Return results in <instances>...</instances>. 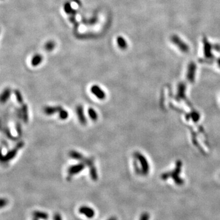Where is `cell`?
Returning <instances> with one entry per match:
<instances>
[{
  "mask_svg": "<svg viewBox=\"0 0 220 220\" xmlns=\"http://www.w3.org/2000/svg\"><path fill=\"white\" fill-rule=\"evenodd\" d=\"M171 42L178 47V48L184 53H188L190 51L189 46L184 42L178 36L173 35L171 37Z\"/></svg>",
  "mask_w": 220,
  "mask_h": 220,
  "instance_id": "obj_1",
  "label": "cell"
},
{
  "mask_svg": "<svg viewBox=\"0 0 220 220\" xmlns=\"http://www.w3.org/2000/svg\"><path fill=\"white\" fill-rule=\"evenodd\" d=\"M24 146V143L23 142H20L18 143V144L17 145V146L12 149L11 151H9V152H8L6 155H2V162H8V161L13 159L17 155V152L19 149H20L21 148H22Z\"/></svg>",
  "mask_w": 220,
  "mask_h": 220,
  "instance_id": "obj_2",
  "label": "cell"
},
{
  "mask_svg": "<svg viewBox=\"0 0 220 220\" xmlns=\"http://www.w3.org/2000/svg\"><path fill=\"white\" fill-rule=\"evenodd\" d=\"M85 165L86 164L84 163L72 165V166H71L67 170L68 177H72V176L80 173L82 170H83L85 168Z\"/></svg>",
  "mask_w": 220,
  "mask_h": 220,
  "instance_id": "obj_3",
  "label": "cell"
},
{
  "mask_svg": "<svg viewBox=\"0 0 220 220\" xmlns=\"http://www.w3.org/2000/svg\"><path fill=\"white\" fill-rule=\"evenodd\" d=\"M135 156L136 159H138L139 161V162L141 164L142 170H143L142 173L143 174H147L148 171H149V165H148V163H147L146 158H144V156L138 152H136L135 153Z\"/></svg>",
  "mask_w": 220,
  "mask_h": 220,
  "instance_id": "obj_4",
  "label": "cell"
},
{
  "mask_svg": "<svg viewBox=\"0 0 220 220\" xmlns=\"http://www.w3.org/2000/svg\"><path fill=\"white\" fill-rule=\"evenodd\" d=\"M203 43H204V53L205 57L208 59H211L213 57V54L211 53L212 46L207 40L206 37L203 39Z\"/></svg>",
  "mask_w": 220,
  "mask_h": 220,
  "instance_id": "obj_5",
  "label": "cell"
},
{
  "mask_svg": "<svg viewBox=\"0 0 220 220\" xmlns=\"http://www.w3.org/2000/svg\"><path fill=\"white\" fill-rule=\"evenodd\" d=\"M79 212L80 213L84 215L86 217L88 218H92L95 215L94 210L86 205H83L80 207L79 208Z\"/></svg>",
  "mask_w": 220,
  "mask_h": 220,
  "instance_id": "obj_6",
  "label": "cell"
},
{
  "mask_svg": "<svg viewBox=\"0 0 220 220\" xmlns=\"http://www.w3.org/2000/svg\"><path fill=\"white\" fill-rule=\"evenodd\" d=\"M91 92L98 99L103 100L106 97V94L105 92L98 86L94 85L92 86L91 88Z\"/></svg>",
  "mask_w": 220,
  "mask_h": 220,
  "instance_id": "obj_7",
  "label": "cell"
},
{
  "mask_svg": "<svg viewBox=\"0 0 220 220\" xmlns=\"http://www.w3.org/2000/svg\"><path fill=\"white\" fill-rule=\"evenodd\" d=\"M196 70V66L195 63L193 62L190 63L188 66V74H187V78L190 82H193L194 80Z\"/></svg>",
  "mask_w": 220,
  "mask_h": 220,
  "instance_id": "obj_8",
  "label": "cell"
},
{
  "mask_svg": "<svg viewBox=\"0 0 220 220\" xmlns=\"http://www.w3.org/2000/svg\"><path fill=\"white\" fill-rule=\"evenodd\" d=\"M77 114L78 118V119L80 122V123L82 125H86V119L85 117V115L84 114V109L81 105L77 106Z\"/></svg>",
  "mask_w": 220,
  "mask_h": 220,
  "instance_id": "obj_9",
  "label": "cell"
},
{
  "mask_svg": "<svg viewBox=\"0 0 220 220\" xmlns=\"http://www.w3.org/2000/svg\"><path fill=\"white\" fill-rule=\"evenodd\" d=\"M62 108L61 106H46L43 109V112L47 115H52L56 113H59Z\"/></svg>",
  "mask_w": 220,
  "mask_h": 220,
  "instance_id": "obj_10",
  "label": "cell"
},
{
  "mask_svg": "<svg viewBox=\"0 0 220 220\" xmlns=\"http://www.w3.org/2000/svg\"><path fill=\"white\" fill-rule=\"evenodd\" d=\"M22 117L25 124L28 122V108L26 104H23L22 108Z\"/></svg>",
  "mask_w": 220,
  "mask_h": 220,
  "instance_id": "obj_11",
  "label": "cell"
},
{
  "mask_svg": "<svg viewBox=\"0 0 220 220\" xmlns=\"http://www.w3.org/2000/svg\"><path fill=\"white\" fill-rule=\"evenodd\" d=\"M33 216L34 218H36L39 219L47 220L48 218V215L46 212L41 211H35L33 213Z\"/></svg>",
  "mask_w": 220,
  "mask_h": 220,
  "instance_id": "obj_12",
  "label": "cell"
},
{
  "mask_svg": "<svg viewBox=\"0 0 220 220\" xmlns=\"http://www.w3.org/2000/svg\"><path fill=\"white\" fill-rule=\"evenodd\" d=\"M11 89L9 88L6 89L1 95V102L2 103H6L9 98V97L11 96Z\"/></svg>",
  "mask_w": 220,
  "mask_h": 220,
  "instance_id": "obj_13",
  "label": "cell"
},
{
  "mask_svg": "<svg viewBox=\"0 0 220 220\" xmlns=\"http://www.w3.org/2000/svg\"><path fill=\"white\" fill-rule=\"evenodd\" d=\"M69 156L73 159L82 161L84 158V156L81 153H80V152L75 151V150H71L69 152Z\"/></svg>",
  "mask_w": 220,
  "mask_h": 220,
  "instance_id": "obj_14",
  "label": "cell"
},
{
  "mask_svg": "<svg viewBox=\"0 0 220 220\" xmlns=\"http://www.w3.org/2000/svg\"><path fill=\"white\" fill-rule=\"evenodd\" d=\"M89 171H90V175H91V179L94 181H97L98 179V174H97V170L94 165H93V166H92L89 168Z\"/></svg>",
  "mask_w": 220,
  "mask_h": 220,
  "instance_id": "obj_15",
  "label": "cell"
},
{
  "mask_svg": "<svg viewBox=\"0 0 220 220\" xmlns=\"http://www.w3.org/2000/svg\"><path fill=\"white\" fill-rule=\"evenodd\" d=\"M42 61V57L40 56V55L37 54L35 57H33L31 61V64L33 66H37L39 64H40Z\"/></svg>",
  "mask_w": 220,
  "mask_h": 220,
  "instance_id": "obj_16",
  "label": "cell"
},
{
  "mask_svg": "<svg viewBox=\"0 0 220 220\" xmlns=\"http://www.w3.org/2000/svg\"><path fill=\"white\" fill-rule=\"evenodd\" d=\"M88 114L89 116L90 117V118L92 120V121H96L98 118V115L97 112L95 111V109H94L92 108H89L88 109Z\"/></svg>",
  "mask_w": 220,
  "mask_h": 220,
  "instance_id": "obj_17",
  "label": "cell"
},
{
  "mask_svg": "<svg viewBox=\"0 0 220 220\" xmlns=\"http://www.w3.org/2000/svg\"><path fill=\"white\" fill-rule=\"evenodd\" d=\"M117 42L118 43L119 46L122 48V49H125L127 48V42L125 41V40L124 39V38H123L122 37H119L117 39Z\"/></svg>",
  "mask_w": 220,
  "mask_h": 220,
  "instance_id": "obj_18",
  "label": "cell"
},
{
  "mask_svg": "<svg viewBox=\"0 0 220 220\" xmlns=\"http://www.w3.org/2000/svg\"><path fill=\"white\" fill-rule=\"evenodd\" d=\"M59 115H60V118L62 120H65L67 119L69 117V113L65 109H63V108L60 110V112L58 113Z\"/></svg>",
  "mask_w": 220,
  "mask_h": 220,
  "instance_id": "obj_19",
  "label": "cell"
},
{
  "mask_svg": "<svg viewBox=\"0 0 220 220\" xmlns=\"http://www.w3.org/2000/svg\"><path fill=\"white\" fill-rule=\"evenodd\" d=\"M14 94H15V95L16 96L17 100L19 102V103H20V104L23 103V97H22V95L21 92L18 90H15L14 91Z\"/></svg>",
  "mask_w": 220,
  "mask_h": 220,
  "instance_id": "obj_20",
  "label": "cell"
},
{
  "mask_svg": "<svg viewBox=\"0 0 220 220\" xmlns=\"http://www.w3.org/2000/svg\"><path fill=\"white\" fill-rule=\"evenodd\" d=\"M149 218H150L149 214L148 213L145 212L141 214L139 220H149Z\"/></svg>",
  "mask_w": 220,
  "mask_h": 220,
  "instance_id": "obj_21",
  "label": "cell"
},
{
  "mask_svg": "<svg viewBox=\"0 0 220 220\" xmlns=\"http://www.w3.org/2000/svg\"><path fill=\"white\" fill-rule=\"evenodd\" d=\"M54 45L52 42H48L45 46L46 50H51L54 48Z\"/></svg>",
  "mask_w": 220,
  "mask_h": 220,
  "instance_id": "obj_22",
  "label": "cell"
},
{
  "mask_svg": "<svg viewBox=\"0 0 220 220\" xmlns=\"http://www.w3.org/2000/svg\"><path fill=\"white\" fill-rule=\"evenodd\" d=\"M8 203V201L6 199H5V198H2L1 199V207L3 208L5 206H6L7 205V204Z\"/></svg>",
  "mask_w": 220,
  "mask_h": 220,
  "instance_id": "obj_23",
  "label": "cell"
},
{
  "mask_svg": "<svg viewBox=\"0 0 220 220\" xmlns=\"http://www.w3.org/2000/svg\"><path fill=\"white\" fill-rule=\"evenodd\" d=\"M53 220H62V217L60 213L54 214L53 216Z\"/></svg>",
  "mask_w": 220,
  "mask_h": 220,
  "instance_id": "obj_24",
  "label": "cell"
},
{
  "mask_svg": "<svg viewBox=\"0 0 220 220\" xmlns=\"http://www.w3.org/2000/svg\"><path fill=\"white\" fill-rule=\"evenodd\" d=\"M215 48L216 49V50L218 51H220V45H216L215 46Z\"/></svg>",
  "mask_w": 220,
  "mask_h": 220,
  "instance_id": "obj_25",
  "label": "cell"
},
{
  "mask_svg": "<svg viewBox=\"0 0 220 220\" xmlns=\"http://www.w3.org/2000/svg\"><path fill=\"white\" fill-rule=\"evenodd\" d=\"M107 220H118V219L115 217V216H112L111 218H109Z\"/></svg>",
  "mask_w": 220,
  "mask_h": 220,
  "instance_id": "obj_26",
  "label": "cell"
},
{
  "mask_svg": "<svg viewBox=\"0 0 220 220\" xmlns=\"http://www.w3.org/2000/svg\"><path fill=\"white\" fill-rule=\"evenodd\" d=\"M217 63H218V65L219 66V67H220V58H219L218 59V61H217Z\"/></svg>",
  "mask_w": 220,
  "mask_h": 220,
  "instance_id": "obj_27",
  "label": "cell"
},
{
  "mask_svg": "<svg viewBox=\"0 0 220 220\" xmlns=\"http://www.w3.org/2000/svg\"><path fill=\"white\" fill-rule=\"evenodd\" d=\"M33 220H39V219H37V218H33Z\"/></svg>",
  "mask_w": 220,
  "mask_h": 220,
  "instance_id": "obj_28",
  "label": "cell"
}]
</instances>
